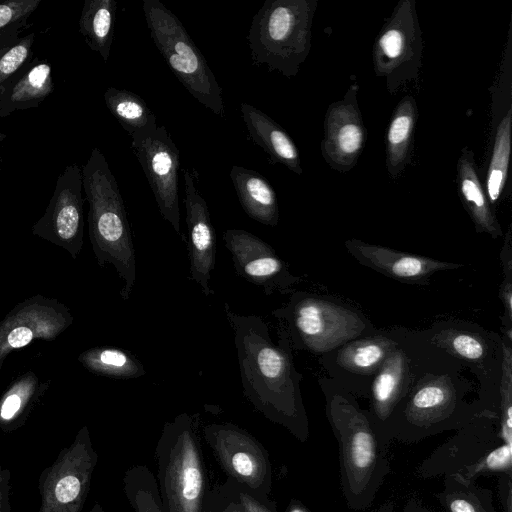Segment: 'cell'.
<instances>
[{"instance_id": "cell-1", "label": "cell", "mask_w": 512, "mask_h": 512, "mask_svg": "<svg viewBox=\"0 0 512 512\" xmlns=\"http://www.w3.org/2000/svg\"><path fill=\"white\" fill-rule=\"evenodd\" d=\"M225 313L234 334L245 398L265 418L285 427L299 441H306L307 419L286 334L281 333L279 344L275 345L262 317L237 314L228 303Z\"/></svg>"}, {"instance_id": "cell-2", "label": "cell", "mask_w": 512, "mask_h": 512, "mask_svg": "<svg viewBox=\"0 0 512 512\" xmlns=\"http://www.w3.org/2000/svg\"><path fill=\"white\" fill-rule=\"evenodd\" d=\"M327 418L338 442L340 483L348 508L368 509L391 471L388 449L369 416L341 395L327 404Z\"/></svg>"}, {"instance_id": "cell-3", "label": "cell", "mask_w": 512, "mask_h": 512, "mask_svg": "<svg viewBox=\"0 0 512 512\" xmlns=\"http://www.w3.org/2000/svg\"><path fill=\"white\" fill-rule=\"evenodd\" d=\"M83 188L89 204L88 226L99 266H114L123 282L120 296L128 300L136 280V259L124 200L102 152L94 147L82 167Z\"/></svg>"}, {"instance_id": "cell-4", "label": "cell", "mask_w": 512, "mask_h": 512, "mask_svg": "<svg viewBox=\"0 0 512 512\" xmlns=\"http://www.w3.org/2000/svg\"><path fill=\"white\" fill-rule=\"evenodd\" d=\"M317 4L318 0H266L247 35L253 65L296 76L311 50Z\"/></svg>"}, {"instance_id": "cell-5", "label": "cell", "mask_w": 512, "mask_h": 512, "mask_svg": "<svg viewBox=\"0 0 512 512\" xmlns=\"http://www.w3.org/2000/svg\"><path fill=\"white\" fill-rule=\"evenodd\" d=\"M198 414L186 412L164 424L155 448L156 480L166 512H202L205 462L197 434Z\"/></svg>"}, {"instance_id": "cell-6", "label": "cell", "mask_w": 512, "mask_h": 512, "mask_svg": "<svg viewBox=\"0 0 512 512\" xmlns=\"http://www.w3.org/2000/svg\"><path fill=\"white\" fill-rule=\"evenodd\" d=\"M142 7L151 38L178 81L200 104L223 117L222 88L181 21L159 0H144Z\"/></svg>"}, {"instance_id": "cell-7", "label": "cell", "mask_w": 512, "mask_h": 512, "mask_svg": "<svg viewBox=\"0 0 512 512\" xmlns=\"http://www.w3.org/2000/svg\"><path fill=\"white\" fill-rule=\"evenodd\" d=\"M423 50L416 1L400 0L382 26L372 50L374 73L384 78L391 95L418 79Z\"/></svg>"}, {"instance_id": "cell-8", "label": "cell", "mask_w": 512, "mask_h": 512, "mask_svg": "<svg viewBox=\"0 0 512 512\" xmlns=\"http://www.w3.org/2000/svg\"><path fill=\"white\" fill-rule=\"evenodd\" d=\"M97 462L89 429L83 426L72 443L41 472L38 512H82Z\"/></svg>"}, {"instance_id": "cell-9", "label": "cell", "mask_w": 512, "mask_h": 512, "mask_svg": "<svg viewBox=\"0 0 512 512\" xmlns=\"http://www.w3.org/2000/svg\"><path fill=\"white\" fill-rule=\"evenodd\" d=\"M203 436L230 481L258 498H269V454L253 435L232 423H211L203 427Z\"/></svg>"}, {"instance_id": "cell-10", "label": "cell", "mask_w": 512, "mask_h": 512, "mask_svg": "<svg viewBox=\"0 0 512 512\" xmlns=\"http://www.w3.org/2000/svg\"><path fill=\"white\" fill-rule=\"evenodd\" d=\"M469 420L459 410L456 391L447 380H433L421 386L394 412L387 427L389 443L393 439L414 443L444 430L461 428Z\"/></svg>"}, {"instance_id": "cell-11", "label": "cell", "mask_w": 512, "mask_h": 512, "mask_svg": "<svg viewBox=\"0 0 512 512\" xmlns=\"http://www.w3.org/2000/svg\"><path fill=\"white\" fill-rule=\"evenodd\" d=\"M131 148L153 192L163 219L178 235L180 228L178 173L180 151L165 126H156L131 136Z\"/></svg>"}, {"instance_id": "cell-12", "label": "cell", "mask_w": 512, "mask_h": 512, "mask_svg": "<svg viewBox=\"0 0 512 512\" xmlns=\"http://www.w3.org/2000/svg\"><path fill=\"white\" fill-rule=\"evenodd\" d=\"M82 168L67 166L58 176L44 214L32 227V234L68 252L74 259L83 246L84 217Z\"/></svg>"}, {"instance_id": "cell-13", "label": "cell", "mask_w": 512, "mask_h": 512, "mask_svg": "<svg viewBox=\"0 0 512 512\" xmlns=\"http://www.w3.org/2000/svg\"><path fill=\"white\" fill-rule=\"evenodd\" d=\"M70 309L55 298L35 294L16 304L0 321V373L7 356L32 341H52L72 325Z\"/></svg>"}, {"instance_id": "cell-14", "label": "cell", "mask_w": 512, "mask_h": 512, "mask_svg": "<svg viewBox=\"0 0 512 512\" xmlns=\"http://www.w3.org/2000/svg\"><path fill=\"white\" fill-rule=\"evenodd\" d=\"M289 317L302 342L311 350L324 352L355 338L364 329L354 312L316 298H303L286 309L272 312Z\"/></svg>"}, {"instance_id": "cell-15", "label": "cell", "mask_w": 512, "mask_h": 512, "mask_svg": "<svg viewBox=\"0 0 512 512\" xmlns=\"http://www.w3.org/2000/svg\"><path fill=\"white\" fill-rule=\"evenodd\" d=\"M358 91V83L352 82L342 99L328 106L324 117L321 155L331 169L340 173L356 166L367 139L357 99Z\"/></svg>"}, {"instance_id": "cell-16", "label": "cell", "mask_w": 512, "mask_h": 512, "mask_svg": "<svg viewBox=\"0 0 512 512\" xmlns=\"http://www.w3.org/2000/svg\"><path fill=\"white\" fill-rule=\"evenodd\" d=\"M223 240L236 273L262 287L266 294L283 292L293 282L284 261L258 236L242 229H228Z\"/></svg>"}, {"instance_id": "cell-17", "label": "cell", "mask_w": 512, "mask_h": 512, "mask_svg": "<svg viewBox=\"0 0 512 512\" xmlns=\"http://www.w3.org/2000/svg\"><path fill=\"white\" fill-rule=\"evenodd\" d=\"M478 417L433 450L415 471L419 479L459 473L475 463L500 441L498 430L489 423V415Z\"/></svg>"}, {"instance_id": "cell-18", "label": "cell", "mask_w": 512, "mask_h": 512, "mask_svg": "<svg viewBox=\"0 0 512 512\" xmlns=\"http://www.w3.org/2000/svg\"><path fill=\"white\" fill-rule=\"evenodd\" d=\"M184 188L190 279L200 285L205 296H209L214 294L210 279L216 261L215 230L207 203L188 170L184 171Z\"/></svg>"}, {"instance_id": "cell-19", "label": "cell", "mask_w": 512, "mask_h": 512, "mask_svg": "<svg viewBox=\"0 0 512 512\" xmlns=\"http://www.w3.org/2000/svg\"><path fill=\"white\" fill-rule=\"evenodd\" d=\"M348 250L362 263L390 277L401 280H418L437 271L453 269L461 265L397 252L358 240L345 243Z\"/></svg>"}, {"instance_id": "cell-20", "label": "cell", "mask_w": 512, "mask_h": 512, "mask_svg": "<svg viewBox=\"0 0 512 512\" xmlns=\"http://www.w3.org/2000/svg\"><path fill=\"white\" fill-rule=\"evenodd\" d=\"M240 110L249 138L267 153L270 162L282 164L302 175L300 154L289 134L271 117L248 103H242Z\"/></svg>"}, {"instance_id": "cell-21", "label": "cell", "mask_w": 512, "mask_h": 512, "mask_svg": "<svg viewBox=\"0 0 512 512\" xmlns=\"http://www.w3.org/2000/svg\"><path fill=\"white\" fill-rule=\"evenodd\" d=\"M406 357L395 349L382 363L372 386V417L382 443L389 448L387 427L401 397Z\"/></svg>"}, {"instance_id": "cell-22", "label": "cell", "mask_w": 512, "mask_h": 512, "mask_svg": "<svg viewBox=\"0 0 512 512\" xmlns=\"http://www.w3.org/2000/svg\"><path fill=\"white\" fill-rule=\"evenodd\" d=\"M457 187L463 205L473 220L477 231L496 238L502 235L483 184L480 181L474 152L464 147L457 161Z\"/></svg>"}, {"instance_id": "cell-23", "label": "cell", "mask_w": 512, "mask_h": 512, "mask_svg": "<svg viewBox=\"0 0 512 512\" xmlns=\"http://www.w3.org/2000/svg\"><path fill=\"white\" fill-rule=\"evenodd\" d=\"M418 115L415 98L406 95L398 102L390 118L385 136V165L393 179L401 176L410 163Z\"/></svg>"}, {"instance_id": "cell-24", "label": "cell", "mask_w": 512, "mask_h": 512, "mask_svg": "<svg viewBox=\"0 0 512 512\" xmlns=\"http://www.w3.org/2000/svg\"><path fill=\"white\" fill-rule=\"evenodd\" d=\"M230 178L246 214L261 224L277 226L279 208L271 184L258 172L237 165L231 168Z\"/></svg>"}, {"instance_id": "cell-25", "label": "cell", "mask_w": 512, "mask_h": 512, "mask_svg": "<svg viewBox=\"0 0 512 512\" xmlns=\"http://www.w3.org/2000/svg\"><path fill=\"white\" fill-rule=\"evenodd\" d=\"M49 385L33 371L17 377L0 396V430L10 433L22 427Z\"/></svg>"}, {"instance_id": "cell-26", "label": "cell", "mask_w": 512, "mask_h": 512, "mask_svg": "<svg viewBox=\"0 0 512 512\" xmlns=\"http://www.w3.org/2000/svg\"><path fill=\"white\" fill-rule=\"evenodd\" d=\"M498 120L493 128V143L487 167L484 189L491 205H495L504 191L508 179L511 158L512 104L504 113H492Z\"/></svg>"}, {"instance_id": "cell-27", "label": "cell", "mask_w": 512, "mask_h": 512, "mask_svg": "<svg viewBox=\"0 0 512 512\" xmlns=\"http://www.w3.org/2000/svg\"><path fill=\"white\" fill-rule=\"evenodd\" d=\"M116 11L114 0H85L79 20V30L86 43L105 62L110 54Z\"/></svg>"}, {"instance_id": "cell-28", "label": "cell", "mask_w": 512, "mask_h": 512, "mask_svg": "<svg viewBox=\"0 0 512 512\" xmlns=\"http://www.w3.org/2000/svg\"><path fill=\"white\" fill-rule=\"evenodd\" d=\"M437 498L442 512H496L492 491L465 481L458 474L444 476Z\"/></svg>"}, {"instance_id": "cell-29", "label": "cell", "mask_w": 512, "mask_h": 512, "mask_svg": "<svg viewBox=\"0 0 512 512\" xmlns=\"http://www.w3.org/2000/svg\"><path fill=\"white\" fill-rule=\"evenodd\" d=\"M80 364L93 374L116 379L144 375L143 364L134 355L116 347H93L78 355Z\"/></svg>"}, {"instance_id": "cell-30", "label": "cell", "mask_w": 512, "mask_h": 512, "mask_svg": "<svg viewBox=\"0 0 512 512\" xmlns=\"http://www.w3.org/2000/svg\"><path fill=\"white\" fill-rule=\"evenodd\" d=\"M104 100L110 113L130 136L158 126L147 103L131 91L110 87L104 93Z\"/></svg>"}, {"instance_id": "cell-31", "label": "cell", "mask_w": 512, "mask_h": 512, "mask_svg": "<svg viewBox=\"0 0 512 512\" xmlns=\"http://www.w3.org/2000/svg\"><path fill=\"white\" fill-rule=\"evenodd\" d=\"M395 349V343L388 338L362 339L342 348L338 353L337 362L349 371L369 374L379 368Z\"/></svg>"}, {"instance_id": "cell-32", "label": "cell", "mask_w": 512, "mask_h": 512, "mask_svg": "<svg viewBox=\"0 0 512 512\" xmlns=\"http://www.w3.org/2000/svg\"><path fill=\"white\" fill-rule=\"evenodd\" d=\"M122 482L125 497L134 512H166L156 476L146 465L128 468Z\"/></svg>"}, {"instance_id": "cell-33", "label": "cell", "mask_w": 512, "mask_h": 512, "mask_svg": "<svg viewBox=\"0 0 512 512\" xmlns=\"http://www.w3.org/2000/svg\"><path fill=\"white\" fill-rule=\"evenodd\" d=\"M455 474L468 482H475L481 476L512 475V444L499 442L475 463Z\"/></svg>"}, {"instance_id": "cell-34", "label": "cell", "mask_w": 512, "mask_h": 512, "mask_svg": "<svg viewBox=\"0 0 512 512\" xmlns=\"http://www.w3.org/2000/svg\"><path fill=\"white\" fill-rule=\"evenodd\" d=\"M53 90L51 67L47 63L34 66L13 88L11 100L26 102L44 98Z\"/></svg>"}, {"instance_id": "cell-35", "label": "cell", "mask_w": 512, "mask_h": 512, "mask_svg": "<svg viewBox=\"0 0 512 512\" xmlns=\"http://www.w3.org/2000/svg\"><path fill=\"white\" fill-rule=\"evenodd\" d=\"M502 368L498 432L501 442L512 444V352L508 345H504Z\"/></svg>"}, {"instance_id": "cell-36", "label": "cell", "mask_w": 512, "mask_h": 512, "mask_svg": "<svg viewBox=\"0 0 512 512\" xmlns=\"http://www.w3.org/2000/svg\"><path fill=\"white\" fill-rule=\"evenodd\" d=\"M438 341L453 353L471 361L480 360L485 353L482 341L471 334L446 331Z\"/></svg>"}, {"instance_id": "cell-37", "label": "cell", "mask_w": 512, "mask_h": 512, "mask_svg": "<svg viewBox=\"0 0 512 512\" xmlns=\"http://www.w3.org/2000/svg\"><path fill=\"white\" fill-rule=\"evenodd\" d=\"M34 41L31 33L0 55V84L12 75L27 59Z\"/></svg>"}, {"instance_id": "cell-38", "label": "cell", "mask_w": 512, "mask_h": 512, "mask_svg": "<svg viewBox=\"0 0 512 512\" xmlns=\"http://www.w3.org/2000/svg\"><path fill=\"white\" fill-rule=\"evenodd\" d=\"M41 0H10L0 3V28L31 14Z\"/></svg>"}, {"instance_id": "cell-39", "label": "cell", "mask_w": 512, "mask_h": 512, "mask_svg": "<svg viewBox=\"0 0 512 512\" xmlns=\"http://www.w3.org/2000/svg\"><path fill=\"white\" fill-rule=\"evenodd\" d=\"M233 485L236 494L243 506L244 512H278L274 502H272L269 498H258L248 491L240 488L235 483H233Z\"/></svg>"}, {"instance_id": "cell-40", "label": "cell", "mask_w": 512, "mask_h": 512, "mask_svg": "<svg viewBox=\"0 0 512 512\" xmlns=\"http://www.w3.org/2000/svg\"><path fill=\"white\" fill-rule=\"evenodd\" d=\"M497 493L502 512H512V475L497 477Z\"/></svg>"}, {"instance_id": "cell-41", "label": "cell", "mask_w": 512, "mask_h": 512, "mask_svg": "<svg viewBox=\"0 0 512 512\" xmlns=\"http://www.w3.org/2000/svg\"><path fill=\"white\" fill-rule=\"evenodd\" d=\"M11 472L0 464V512H10Z\"/></svg>"}, {"instance_id": "cell-42", "label": "cell", "mask_w": 512, "mask_h": 512, "mask_svg": "<svg viewBox=\"0 0 512 512\" xmlns=\"http://www.w3.org/2000/svg\"><path fill=\"white\" fill-rule=\"evenodd\" d=\"M225 493L228 496L226 497L224 505L217 507V509H213V512H244L243 506L236 494L234 485L231 481H229L228 486L224 487Z\"/></svg>"}, {"instance_id": "cell-43", "label": "cell", "mask_w": 512, "mask_h": 512, "mask_svg": "<svg viewBox=\"0 0 512 512\" xmlns=\"http://www.w3.org/2000/svg\"><path fill=\"white\" fill-rule=\"evenodd\" d=\"M402 512H434L428 506L425 505L421 500L415 497L409 498Z\"/></svg>"}, {"instance_id": "cell-44", "label": "cell", "mask_w": 512, "mask_h": 512, "mask_svg": "<svg viewBox=\"0 0 512 512\" xmlns=\"http://www.w3.org/2000/svg\"><path fill=\"white\" fill-rule=\"evenodd\" d=\"M502 300H503L506 312L508 314V317L511 319V315H512V289H511V282H510V280H507L504 283V285H503Z\"/></svg>"}, {"instance_id": "cell-45", "label": "cell", "mask_w": 512, "mask_h": 512, "mask_svg": "<svg viewBox=\"0 0 512 512\" xmlns=\"http://www.w3.org/2000/svg\"><path fill=\"white\" fill-rule=\"evenodd\" d=\"M284 512H313L306 507L301 501L291 499Z\"/></svg>"}, {"instance_id": "cell-46", "label": "cell", "mask_w": 512, "mask_h": 512, "mask_svg": "<svg viewBox=\"0 0 512 512\" xmlns=\"http://www.w3.org/2000/svg\"><path fill=\"white\" fill-rule=\"evenodd\" d=\"M395 504L392 500L382 503L375 512H394Z\"/></svg>"}, {"instance_id": "cell-47", "label": "cell", "mask_w": 512, "mask_h": 512, "mask_svg": "<svg viewBox=\"0 0 512 512\" xmlns=\"http://www.w3.org/2000/svg\"><path fill=\"white\" fill-rule=\"evenodd\" d=\"M89 512H106V511L100 503L95 502L94 505L89 510Z\"/></svg>"}, {"instance_id": "cell-48", "label": "cell", "mask_w": 512, "mask_h": 512, "mask_svg": "<svg viewBox=\"0 0 512 512\" xmlns=\"http://www.w3.org/2000/svg\"><path fill=\"white\" fill-rule=\"evenodd\" d=\"M202 512H213V509L211 508L210 505L204 504V508H203Z\"/></svg>"}]
</instances>
